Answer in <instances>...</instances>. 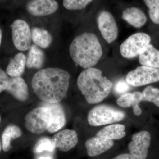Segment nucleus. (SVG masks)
Returning a JSON list of instances; mask_svg holds the SVG:
<instances>
[{
    "label": "nucleus",
    "mask_w": 159,
    "mask_h": 159,
    "mask_svg": "<svg viewBox=\"0 0 159 159\" xmlns=\"http://www.w3.org/2000/svg\"><path fill=\"white\" fill-rule=\"evenodd\" d=\"M70 80L67 71L57 68H48L34 74L31 85L40 99L46 103H58L67 94Z\"/></svg>",
    "instance_id": "obj_1"
},
{
    "label": "nucleus",
    "mask_w": 159,
    "mask_h": 159,
    "mask_svg": "<svg viewBox=\"0 0 159 159\" xmlns=\"http://www.w3.org/2000/svg\"><path fill=\"white\" fill-rule=\"evenodd\" d=\"M77 85L89 104L102 102L108 96L112 83L102 75V72L95 68L85 69L77 79Z\"/></svg>",
    "instance_id": "obj_2"
},
{
    "label": "nucleus",
    "mask_w": 159,
    "mask_h": 159,
    "mask_svg": "<svg viewBox=\"0 0 159 159\" xmlns=\"http://www.w3.org/2000/svg\"><path fill=\"white\" fill-rule=\"evenodd\" d=\"M74 62L84 69L90 68L99 62L102 49L97 35L85 32L76 36L69 48Z\"/></svg>",
    "instance_id": "obj_3"
},
{
    "label": "nucleus",
    "mask_w": 159,
    "mask_h": 159,
    "mask_svg": "<svg viewBox=\"0 0 159 159\" xmlns=\"http://www.w3.org/2000/svg\"><path fill=\"white\" fill-rule=\"evenodd\" d=\"M51 122V110L45 105L33 109L25 117V127L33 134H41L48 131Z\"/></svg>",
    "instance_id": "obj_4"
},
{
    "label": "nucleus",
    "mask_w": 159,
    "mask_h": 159,
    "mask_svg": "<svg viewBox=\"0 0 159 159\" xmlns=\"http://www.w3.org/2000/svg\"><path fill=\"white\" fill-rule=\"evenodd\" d=\"M125 113L112 107L99 105L92 108L88 115L90 125L99 126L119 122L125 117Z\"/></svg>",
    "instance_id": "obj_5"
},
{
    "label": "nucleus",
    "mask_w": 159,
    "mask_h": 159,
    "mask_svg": "<svg viewBox=\"0 0 159 159\" xmlns=\"http://www.w3.org/2000/svg\"><path fill=\"white\" fill-rule=\"evenodd\" d=\"M151 40L150 36L146 33H135L122 43L120 46V53L125 58H134L139 55L142 49L149 44Z\"/></svg>",
    "instance_id": "obj_6"
},
{
    "label": "nucleus",
    "mask_w": 159,
    "mask_h": 159,
    "mask_svg": "<svg viewBox=\"0 0 159 159\" xmlns=\"http://www.w3.org/2000/svg\"><path fill=\"white\" fill-rule=\"evenodd\" d=\"M126 81L133 87L142 86L159 81V68L141 66L129 72Z\"/></svg>",
    "instance_id": "obj_7"
},
{
    "label": "nucleus",
    "mask_w": 159,
    "mask_h": 159,
    "mask_svg": "<svg viewBox=\"0 0 159 159\" xmlns=\"http://www.w3.org/2000/svg\"><path fill=\"white\" fill-rule=\"evenodd\" d=\"M12 42L15 48L20 51L29 50L32 36L28 23L22 20H16L11 25Z\"/></svg>",
    "instance_id": "obj_8"
},
{
    "label": "nucleus",
    "mask_w": 159,
    "mask_h": 159,
    "mask_svg": "<svg viewBox=\"0 0 159 159\" xmlns=\"http://www.w3.org/2000/svg\"><path fill=\"white\" fill-rule=\"evenodd\" d=\"M151 137L146 131L136 133L132 137V141L128 145L130 154L137 159H146L150 146Z\"/></svg>",
    "instance_id": "obj_9"
},
{
    "label": "nucleus",
    "mask_w": 159,
    "mask_h": 159,
    "mask_svg": "<svg viewBox=\"0 0 159 159\" xmlns=\"http://www.w3.org/2000/svg\"><path fill=\"white\" fill-rule=\"evenodd\" d=\"M97 22L99 31L107 43L110 44L116 40L119 30L112 15L107 11H101L97 17Z\"/></svg>",
    "instance_id": "obj_10"
},
{
    "label": "nucleus",
    "mask_w": 159,
    "mask_h": 159,
    "mask_svg": "<svg viewBox=\"0 0 159 159\" xmlns=\"http://www.w3.org/2000/svg\"><path fill=\"white\" fill-rule=\"evenodd\" d=\"M51 140L55 148L63 152H67L74 148L78 142L77 132L69 129L58 132L53 136Z\"/></svg>",
    "instance_id": "obj_11"
},
{
    "label": "nucleus",
    "mask_w": 159,
    "mask_h": 159,
    "mask_svg": "<svg viewBox=\"0 0 159 159\" xmlns=\"http://www.w3.org/2000/svg\"><path fill=\"white\" fill-rule=\"evenodd\" d=\"M57 2L53 0H34L30 1L26 5L29 13L36 16H43L52 14L58 8Z\"/></svg>",
    "instance_id": "obj_12"
},
{
    "label": "nucleus",
    "mask_w": 159,
    "mask_h": 159,
    "mask_svg": "<svg viewBox=\"0 0 159 159\" xmlns=\"http://www.w3.org/2000/svg\"><path fill=\"white\" fill-rule=\"evenodd\" d=\"M114 144L113 140L95 136L86 141L85 146L87 153L89 157L99 156L113 147Z\"/></svg>",
    "instance_id": "obj_13"
},
{
    "label": "nucleus",
    "mask_w": 159,
    "mask_h": 159,
    "mask_svg": "<svg viewBox=\"0 0 159 159\" xmlns=\"http://www.w3.org/2000/svg\"><path fill=\"white\" fill-rule=\"evenodd\" d=\"M6 91L19 101H25L28 99L29 91L27 84L20 77H10Z\"/></svg>",
    "instance_id": "obj_14"
},
{
    "label": "nucleus",
    "mask_w": 159,
    "mask_h": 159,
    "mask_svg": "<svg viewBox=\"0 0 159 159\" xmlns=\"http://www.w3.org/2000/svg\"><path fill=\"white\" fill-rule=\"evenodd\" d=\"M44 105L50 109L51 113V122L48 131L54 133L61 129L65 125V114L62 106L58 103H48L45 102Z\"/></svg>",
    "instance_id": "obj_15"
},
{
    "label": "nucleus",
    "mask_w": 159,
    "mask_h": 159,
    "mask_svg": "<svg viewBox=\"0 0 159 159\" xmlns=\"http://www.w3.org/2000/svg\"><path fill=\"white\" fill-rule=\"evenodd\" d=\"M139 62L143 66L159 68V50L149 44L140 52Z\"/></svg>",
    "instance_id": "obj_16"
},
{
    "label": "nucleus",
    "mask_w": 159,
    "mask_h": 159,
    "mask_svg": "<svg viewBox=\"0 0 159 159\" xmlns=\"http://www.w3.org/2000/svg\"><path fill=\"white\" fill-rule=\"evenodd\" d=\"M122 18L135 28H140L145 25L147 17L144 12L136 7L125 9L122 12Z\"/></svg>",
    "instance_id": "obj_17"
},
{
    "label": "nucleus",
    "mask_w": 159,
    "mask_h": 159,
    "mask_svg": "<svg viewBox=\"0 0 159 159\" xmlns=\"http://www.w3.org/2000/svg\"><path fill=\"white\" fill-rule=\"evenodd\" d=\"M45 61V54L38 46L32 45L26 57V66L29 69H39Z\"/></svg>",
    "instance_id": "obj_18"
},
{
    "label": "nucleus",
    "mask_w": 159,
    "mask_h": 159,
    "mask_svg": "<svg viewBox=\"0 0 159 159\" xmlns=\"http://www.w3.org/2000/svg\"><path fill=\"white\" fill-rule=\"evenodd\" d=\"M26 66V57L22 53L16 54L10 60L6 68V73L11 77H20L25 71Z\"/></svg>",
    "instance_id": "obj_19"
},
{
    "label": "nucleus",
    "mask_w": 159,
    "mask_h": 159,
    "mask_svg": "<svg viewBox=\"0 0 159 159\" xmlns=\"http://www.w3.org/2000/svg\"><path fill=\"white\" fill-rule=\"evenodd\" d=\"M125 126L122 124H115L105 126L99 131L96 136L110 140H118L124 138L126 134Z\"/></svg>",
    "instance_id": "obj_20"
},
{
    "label": "nucleus",
    "mask_w": 159,
    "mask_h": 159,
    "mask_svg": "<svg viewBox=\"0 0 159 159\" xmlns=\"http://www.w3.org/2000/svg\"><path fill=\"white\" fill-rule=\"evenodd\" d=\"M32 40L34 44L46 49L51 45L52 37L51 34L43 28L34 27L31 29Z\"/></svg>",
    "instance_id": "obj_21"
},
{
    "label": "nucleus",
    "mask_w": 159,
    "mask_h": 159,
    "mask_svg": "<svg viewBox=\"0 0 159 159\" xmlns=\"http://www.w3.org/2000/svg\"><path fill=\"white\" fill-rule=\"evenodd\" d=\"M22 131L17 125H8L2 134V147L3 151L8 152L11 149V140L17 139L21 136Z\"/></svg>",
    "instance_id": "obj_22"
},
{
    "label": "nucleus",
    "mask_w": 159,
    "mask_h": 159,
    "mask_svg": "<svg viewBox=\"0 0 159 159\" xmlns=\"http://www.w3.org/2000/svg\"><path fill=\"white\" fill-rule=\"evenodd\" d=\"M142 93V100L152 102L159 107V89L148 86L144 89Z\"/></svg>",
    "instance_id": "obj_23"
},
{
    "label": "nucleus",
    "mask_w": 159,
    "mask_h": 159,
    "mask_svg": "<svg viewBox=\"0 0 159 159\" xmlns=\"http://www.w3.org/2000/svg\"><path fill=\"white\" fill-rule=\"evenodd\" d=\"M55 148L51 139L47 137H43L38 140L34 147V151L36 153L43 151H54Z\"/></svg>",
    "instance_id": "obj_24"
},
{
    "label": "nucleus",
    "mask_w": 159,
    "mask_h": 159,
    "mask_svg": "<svg viewBox=\"0 0 159 159\" xmlns=\"http://www.w3.org/2000/svg\"><path fill=\"white\" fill-rule=\"evenodd\" d=\"M144 2L149 9V15L152 22L159 25V0H145Z\"/></svg>",
    "instance_id": "obj_25"
},
{
    "label": "nucleus",
    "mask_w": 159,
    "mask_h": 159,
    "mask_svg": "<svg viewBox=\"0 0 159 159\" xmlns=\"http://www.w3.org/2000/svg\"><path fill=\"white\" fill-rule=\"evenodd\" d=\"M92 2L90 0H64L63 4L65 8L69 10H79L85 8Z\"/></svg>",
    "instance_id": "obj_26"
},
{
    "label": "nucleus",
    "mask_w": 159,
    "mask_h": 159,
    "mask_svg": "<svg viewBox=\"0 0 159 159\" xmlns=\"http://www.w3.org/2000/svg\"><path fill=\"white\" fill-rule=\"evenodd\" d=\"M133 103V95L130 93L123 94L117 100L118 105L124 108L132 107Z\"/></svg>",
    "instance_id": "obj_27"
},
{
    "label": "nucleus",
    "mask_w": 159,
    "mask_h": 159,
    "mask_svg": "<svg viewBox=\"0 0 159 159\" xmlns=\"http://www.w3.org/2000/svg\"><path fill=\"white\" fill-rule=\"evenodd\" d=\"M134 97V103L133 104V110L136 116H140L142 114V111L139 106V103L142 100L143 96L142 93L137 92L133 93Z\"/></svg>",
    "instance_id": "obj_28"
},
{
    "label": "nucleus",
    "mask_w": 159,
    "mask_h": 159,
    "mask_svg": "<svg viewBox=\"0 0 159 159\" xmlns=\"http://www.w3.org/2000/svg\"><path fill=\"white\" fill-rule=\"evenodd\" d=\"M8 74L3 70H0V92L2 93L6 91L8 84H9V77Z\"/></svg>",
    "instance_id": "obj_29"
},
{
    "label": "nucleus",
    "mask_w": 159,
    "mask_h": 159,
    "mask_svg": "<svg viewBox=\"0 0 159 159\" xmlns=\"http://www.w3.org/2000/svg\"><path fill=\"white\" fill-rule=\"evenodd\" d=\"M130 89L129 85L126 80H120L118 81L115 86V89L116 93L122 94L127 92Z\"/></svg>",
    "instance_id": "obj_30"
},
{
    "label": "nucleus",
    "mask_w": 159,
    "mask_h": 159,
    "mask_svg": "<svg viewBox=\"0 0 159 159\" xmlns=\"http://www.w3.org/2000/svg\"><path fill=\"white\" fill-rule=\"evenodd\" d=\"M111 159H137L131 154L124 153L119 155Z\"/></svg>",
    "instance_id": "obj_31"
},
{
    "label": "nucleus",
    "mask_w": 159,
    "mask_h": 159,
    "mask_svg": "<svg viewBox=\"0 0 159 159\" xmlns=\"http://www.w3.org/2000/svg\"><path fill=\"white\" fill-rule=\"evenodd\" d=\"M38 159H52L50 156H41L38 157Z\"/></svg>",
    "instance_id": "obj_32"
},
{
    "label": "nucleus",
    "mask_w": 159,
    "mask_h": 159,
    "mask_svg": "<svg viewBox=\"0 0 159 159\" xmlns=\"http://www.w3.org/2000/svg\"><path fill=\"white\" fill-rule=\"evenodd\" d=\"M2 30H0V44H1L2 43Z\"/></svg>",
    "instance_id": "obj_33"
}]
</instances>
